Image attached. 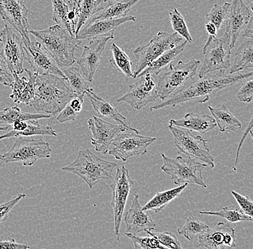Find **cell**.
Segmentation results:
<instances>
[{"mask_svg": "<svg viewBox=\"0 0 253 249\" xmlns=\"http://www.w3.org/2000/svg\"><path fill=\"white\" fill-rule=\"evenodd\" d=\"M132 204L125 215L126 233L137 235L142 231H152L156 229V224L150 214L143 211L140 202L139 195L132 193Z\"/></svg>", "mask_w": 253, "mask_h": 249, "instance_id": "7402d4cb", "label": "cell"}, {"mask_svg": "<svg viewBox=\"0 0 253 249\" xmlns=\"http://www.w3.org/2000/svg\"><path fill=\"white\" fill-rule=\"evenodd\" d=\"M206 31L208 33L209 36L210 37H216V34H217V29H216V26L212 24L210 22H207L206 23Z\"/></svg>", "mask_w": 253, "mask_h": 249, "instance_id": "816d5d0a", "label": "cell"}, {"mask_svg": "<svg viewBox=\"0 0 253 249\" xmlns=\"http://www.w3.org/2000/svg\"><path fill=\"white\" fill-rule=\"evenodd\" d=\"M87 98L92 105L94 111L99 114L100 117H107L116 121L118 124L123 126L127 130L139 132L137 129L132 128L126 122V118L119 112L118 108L112 105L111 102H107L105 99H102L96 95L93 91V89L89 88L86 91Z\"/></svg>", "mask_w": 253, "mask_h": 249, "instance_id": "cb8c5ba5", "label": "cell"}, {"mask_svg": "<svg viewBox=\"0 0 253 249\" xmlns=\"http://www.w3.org/2000/svg\"><path fill=\"white\" fill-rule=\"evenodd\" d=\"M187 42L185 41L184 42L178 44L174 48L164 52L162 55L158 57L154 61L151 63L148 66L145 68L143 71L138 75L137 78H140L142 75H145L147 73L155 74V75H158L161 72L166 71L169 66L172 64L174 59L176 58L181 52L184 50L186 46Z\"/></svg>", "mask_w": 253, "mask_h": 249, "instance_id": "484cf974", "label": "cell"}, {"mask_svg": "<svg viewBox=\"0 0 253 249\" xmlns=\"http://www.w3.org/2000/svg\"><path fill=\"white\" fill-rule=\"evenodd\" d=\"M0 42L1 56L5 61L9 71L17 75L23 73L25 59L23 40L11 27L6 25L0 31Z\"/></svg>", "mask_w": 253, "mask_h": 249, "instance_id": "4fadbf2b", "label": "cell"}, {"mask_svg": "<svg viewBox=\"0 0 253 249\" xmlns=\"http://www.w3.org/2000/svg\"><path fill=\"white\" fill-rule=\"evenodd\" d=\"M156 141V137L142 136L140 132L126 129L115 137L107 153L116 160L126 162L130 157L145 155L149 146Z\"/></svg>", "mask_w": 253, "mask_h": 249, "instance_id": "30bf717a", "label": "cell"}, {"mask_svg": "<svg viewBox=\"0 0 253 249\" xmlns=\"http://www.w3.org/2000/svg\"><path fill=\"white\" fill-rule=\"evenodd\" d=\"M224 72V71H220L215 75L207 74L201 77L187 87H182L181 89L174 93L171 97L150 107V111H156L166 107L183 105L190 102L204 104L221 90L242 81L245 78L253 77V72L243 74L237 72L235 75H225Z\"/></svg>", "mask_w": 253, "mask_h": 249, "instance_id": "6da1fadb", "label": "cell"}, {"mask_svg": "<svg viewBox=\"0 0 253 249\" xmlns=\"http://www.w3.org/2000/svg\"><path fill=\"white\" fill-rule=\"evenodd\" d=\"M30 246L18 244L14 239L7 241H0V249H27Z\"/></svg>", "mask_w": 253, "mask_h": 249, "instance_id": "c3c4849f", "label": "cell"}, {"mask_svg": "<svg viewBox=\"0 0 253 249\" xmlns=\"http://www.w3.org/2000/svg\"><path fill=\"white\" fill-rule=\"evenodd\" d=\"M231 50L228 33H224L220 38L209 36L203 48L205 59L199 72V78L213 71H225L228 69L230 66Z\"/></svg>", "mask_w": 253, "mask_h": 249, "instance_id": "8fae6325", "label": "cell"}, {"mask_svg": "<svg viewBox=\"0 0 253 249\" xmlns=\"http://www.w3.org/2000/svg\"><path fill=\"white\" fill-rule=\"evenodd\" d=\"M243 3L248 7L250 10L252 11L253 9V0H242Z\"/></svg>", "mask_w": 253, "mask_h": 249, "instance_id": "f5cc1de1", "label": "cell"}, {"mask_svg": "<svg viewBox=\"0 0 253 249\" xmlns=\"http://www.w3.org/2000/svg\"><path fill=\"white\" fill-rule=\"evenodd\" d=\"M232 195L238 203L240 210L246 215L253 217V201L251 198L247 195H241L235 191H232Z\"/></svg>", "mask_w": 253, "mask_h": 249, "instance_id": "f6af8a7d", "label": "cell"}, {"mask_svg": "<svg viewBox=\"0 0 253 249\" xmlns=\"http://www.w3.org/2000/svg\"><path fill=\"white\" fill-rule=\"evenodd\" d=\"M133 184L129 170L126 166H122L117 170L115 180L110 185L112 191L111 205L114 211V231L118 241L120 240V225L124 215L126 200Z\"/></svg>", "mask_w": 253, "mask_h": 249, "instance_id": "7c38bea8", "label": "cell"}, {"mask_svg": "<svg viewBox=\"0 0 253 249\" xmlns=\"http://www.w3.org/2000/svg\"><path fill=\"white\" fill-rule=\"evenodd\" d=\"M169 16H170V23L174 31L184 38L186 42L191 43L193 42L192 37L190 34L184 18L180 13L179 11L176 8L172 9L169 12Z\"/></svg>", "mask_w": 253, "mask_h": 249, "instance_id": "f35d334b", "label": "cell"}, {"mask_svg": "<svg viewBox=\"0 0 253 249\" xmlns=\"http://www.w3.org/2000/svg\"><path fill=\"white\" fill-rule=\"evenodd\" d=\"M199 65L200 61L194 59L188 63L178 61L176 66L170 64L166 72L158 78L156 84L158 98L165 101L183 87L186 81L195 76Z\"/></svg>", "mask_w": 253, "mask_h": 249, "instance_id": "9c48e42d", "label": "cell"}, {"mask_svg": "<svg viewBox=\"0 0 253 249\" xmlns=\"http://www.w3.org/2000/svg\"><path fill=\"white\" fill-rule=\"evenodd\" d=\"M158 98L156 84L150 73L140 77V79L129 86L127 92L117 100L126 102L131 108L142 109L145 106L154 102Z\"/></svg>", "mask_w": 253, "mask_h": 249, "instance_id": "9a60e30c", "label": "cell"}, {"mask_svg": "<svg viewBox=\"0 0 253 249\" xmlns=\"http://www.w3.org/2000/svg\"><path fill=\"white\" fill-rule=\"evenodd\" d=\"M136 17L132 15L125 16L112 20H93L84 25L85 26L81 28L79 33L76 35L75 38L77 40H87L98 38L102 37H112L115 38V32L120 25L128 23L134 22Z\"/></svg>", "mask_w": 253, "mask_h": 249, "instance_id": "ffe728a7", "label": "cell"}, {"mask_svg": "<svg viewBox=\"0 0 253 249\" xmlns=\"http://www.w3.org/2000/svg\"><path fill=\"white\" fill-rule=\"evenodd\" d=\"M27 196L26 194L20 193L12 198L11 201L6 202V203L0 204V224L5 222L9 216V212L11 210L19 203L22 199Z\"/></svg>", "mask_w": 253, "mask_h": 249, "instance_id": "ee69618b", "label": "cell"}, {"mask_svg": "<svg viewBox=\"0 0 253 249\" xmlns=\"http://www.w3.org/2000/svg\"><path fill=\"white\" fill-rule=\"evenodd\" d=\"M243 37H248V38L253 39V17H251V20L248 22V25L245 28Z\"/></svg>", "mask_w": 253, "mask_h": 249, "instance_id": "f907efd6", "label": "cell"}, {"mask_svg": "<svg viewBox=\"0 0 253 249\" xmlns=\"http://www.w3.org/2000/svg\"><path fill=\"white\" fill-rule=\"evenodd\" d=\"M58 67H69L76 62L75 51L81 49L82 40H77L58 25L42 31L29 30Z\"/></svg>", "mask_w": 253, "mask_h": 249, "instance_id": "3957f363", "label": "cell"}, {"mask_svg": "<svg viewBox=\"0 0 253 249\" xmlns=\"http://www.w3.org/2000/svg\"><path fill=\"white\" fill-rule=\"evenodd\" d=\"M63 72L69 87L77 97L86 94V91L90 88L88 80L82 75L78 68H69L63 71Z\"/></svg>", "mask_w": 253, "mask_h": 249, "instance_id": "d590c367", "label": "cell"}, {"mask_svg": "<svg viewBox=\"0 0 253 249\" xmlns=\"http://www.w3.org/2000/svg\"><path fill=\"white\" fill-rule=\"evenodd\" d=\"M170 125L188 129L200 134H206L216 127V121L212 116L209 115H197L189 113L181 119H170Z\"/></svg>", "mask_w": 253, "mask_h": 249, "instance_id": "d4e9b609", "label": "cell"}, {"mask_svg": "<svg viewBox=\"0 0 253 249\" xmlns=\"http://www.w3.org/2000/svg\"><path fill=\"white\" fill-rule=\"evenodd\" d=\"M126 237L131 239L134 244V248L135 249H166L164 246L160 244L159 241L153 237H142L137 235L131 234V233H126Z\"/></svg>", "mask_w": 253, "mask_h": 249, "instance_id": "60d3db41", "label": "cell"}, {"mask_svg": "<svg viewBox=\"0 0 253 249\" xmlns=\"http://www.w3.org/2000/svg\"><path fill=\"white\" fill-rule=\"evenodd\" d=\"M111 50L112 58L110 60V64L115 66L119 71L123 72L127 78H132V62L128 55L115 42L112 44Z\"/></svg>", "mask_w": 253, "mask_h": 249, "instance_id": "836d02e7", "label": "cell"}, {"mask_svg": "<svg viewBox=\"0 0 253 249\" xmlns=\"http://www.w3.org/2000/svg\"><path fill=\"white\" fill-rule=\"evenodd\" d=\"M188 185V183H183V185H179L175 188L158 192L145 206H144L142 209L145 211H153L156 213L161 212L169 203L178 197Z\"/></svg>", "mask_w": 253, "mask_h": 249, "instance_id": "83f0119b", "label": "cell"}, {"mask_svg": "<svg viewBox=\"0 0 253 249\" xmlns=\"http://www.w3.org/2000/svg\"><path fill=\"white\" fill-rule=\"evenodd\" d=\"M51 3L53 7L52 20L73 36L74 33L69 20V6L68 1L66 0H51Z\"/></svg>", "mask_w": 253, "mask_h": 249, "instance_id": "e575fe53", "label": "cell"}, {"mask_svg": "<svg viewBox=\"0 0 253 249\" xmlns=\"http://www.w3.org/2000/svg\"><path fill=\"white\" fill-rule=\"evenodd\" d=\"M107 1H113V0H107Z\"/></svg>", "mask_w": 253, "mask_h": 249, "instance_id": "11a10c76", "label": "cell"}, {"mask_svg": "<svg viewBox=\"0 0 253 249\" xmlns=\"http://www.w3.org/2000/svg\"><path fill=\"white\" fill-rule=\"evenodd\" d=\"M50 114L45 113H25L18 107H7L0 111V125L7 124L12 125L13 123L19 121L39 120L42 119H49Z\"/></svg>", "mask_w": 253, "mask_h": 249, "instance_id": "4dcf8cb0", "label": "cell"}, {"mask_svg": "<svg viewBox=\"0 0 253 249\" xmlns=\"http://www.w3.org/2000/svg\"><path fill=\"white\" fill-rule=\"evenodd\" d=\"M168 128L173 135L174 144L178 153L201 161L211 169L214 168V158L207 144L208 140L194 135L188 129H180L170 124Z\"/></svg>", "mask_w": 253, "mask_h": 249, "instance_id": "52a82bcc", "label": "cell"}, {"mask_svg": "<svg viewBox=\"0 0 253 249\" xmlns=\"http://www.w3.org/2000/svg\"><path fill=\"white\" fill-rule=\"evenodd\" d=\"M163 165L161 170L171 177L173 183L176 185L181 184H194L207 188L202 176V170L207 166L205 163L197 162L195 159L176 157L175 158L161 154Z\"/></svg>", "mask_w": 253, "mask_h": 249, "instance_id": "5b68a950", "label": "cell"}, {"mask_svg": "<svg viewBox=\"0 0 253 249\" xmlns=\"http://www.w3.org/2000/svg\"><path fill=\"white\" fill-rule=\"evenodd\" d=\"M107 2V0H82L79 4V16L75 34L79 33L81 28L84 26L95 14L102 11Z\"/></svg>", "mask_w": 253, "mask_h": 249, "instance_id": "d6a6232c", "label": "cell"}, {"mask_svg": "<svg viewBox=\"0 0 253 249\" xmlns=\"http://www.w3.org/2000/svg\"><path fill=\"white\" fill-rule=\"evenodd\" d=\"M208 108L221 132H224L226 131L236 132L238 129L241 128V121L237 119L229 111L225 105H221L219 108H213V107L208 106Z\"/></svg>", "mask_w": 253, "mask_h": 249, "instance_id": "f1b7e54d", "label": "cell"}, {"mask_svg": "<svg viewBox=\"0 0 253 249\" xmlns=\"http://www.w3.org/2000/svg\"><path fill=\"white\" fill-rule=\"evenodd\" d=\"M229 7L230 4L229 2H224L222 5L214 4L213 8L206 16V21L212 23L219 31L225 22Z\"/></svg>", "mask_w": 253, "mask_h": 249, "instance_id": "ab89813d", "label": "cell"}, {"mask_svg": "<svg viewBox=\"0 0 253 249\" xmlns=\"http://www.w3.org/2000/svg\"><path fill=\"white\" fill-rule=\"evenodd\" d=\"M28 9L25 0H0V16L21 36L23 42H30Z\"/></svg>", "mask_w": 253, "mask_h": 249, "instance_id": "5bb4252c", "label": "cell"}, {"mask_svg": "<svg viewBox=\"0 0 253 249\" xmlns=\"http://www.w3.org/2000/svg\"><path fill=\"white\" fill-rule=\"evenodd\" d=\"M28 73L29 78L20 77L19 75L12 73L13 81L9 86L12 89V94L9 98L16 104L31 105L35 95V80L39 72L30 69H24Z\"/></svg>", "mask_w": 253, "mask_h": 249, "instance_id": "603a6c76", "label": "cell"}, {"mask_svg": "<svg viewBox=\"0 0 253 249\" xmlns=\"http://www.w3.org/2000/svg\"><path fill=\"white\" fill-rule=\"evenodd\" d=\"M114 37H102L88 40L83 48V53L77 60L84 77L88 82H93L95 72L97 70L102 59V53L109 40Z\"/></svg>", "mask_w": 253, "mask_h": 249, "instance_id": "ac0fdd59", "label": "cell"}, {"mask_svg": "<svg viewBox=\"0 0 253 249\" xmlns=\"http://www.w3.org/2000/svg\"><path fill=\"white\" fill-rule=\"evenodd\" d=\"M13 81V75L9 71L7 64L0 54V84L9 86Z\"/></svg>", "mask_w": 253, "mask_h": 249, "instance_id": "bcb514c9", "label": "cell"}, {"mask_svg": "<svg viewBox=\"0 0 253 249\" xmlns=\"http://www.w3.org/2000/svg\"><path fill=\"white\" fill-rule=\"evenodd\" d=\"M115 162L99 158L90 149H80L76 160L61 170L73 173L82 178L90 189L101 181L108 180L112 177Z\"/></svg>", "mask_w": 253, "mask_h": 249, "instance_id": "277c9868", "label": "cell"}, {"mask_svg": "<svg viewBox=\"0 0 253 249\" xmlns=\"http://www.w3.org/2000/svg\"><path fill=\"white\" fill-rule=\"evenodd\" d=\"M252 126H253V118H251V121H250L249 126H248V127H247V129H246V130H245L244 135H243V138H242L241 141H240V144H239L238 149H237V154L236 160H235V165H234V166H233V170H235H235H237L236 165L237 164V161H238L239 153H240V148H241L242 144H243V142H244L245 137H246L247 135H248V132H251V131H252Z\"/></svg>", "mask_w": 253, "mask_h": 249, "instance_id": "681fc988", "label": "cell"}, {"mask_svg": "<svg viewBox=\"0 0 253 249\" xmlns=\"http://www.w3.org/2000/svg\"><path fill=\"white\" fill-rule=\"evenodd\" d=\"M23 48L25 58L28 64L31 65L32 70L39 72V74L50 73L66 78L62 71L55 64L54 60L38 41L23 42Z\"/></svg>", "mask_w": 253, "mask_h": 249, "instance_id": "e0dca14e", "label": "cell"}, {"mask_svg": "<svg viewBox=\"0 0 253 249\" xmlns=\"http://www.w3.org/2000/svg\"><path fill=\"white\" fill-rule=\"evenodd\" d=\"M253 55V41L250 39L245 41L237 49L233 64L230 69V74L236 73L241 71L252 69Z\"/></svg>", "mask_w": 253, "mask_h": 249, "instance_id": "1f68e13d", "label": "cell"}, {"mask_svg": "<svg viewBox=\"0 0 253 249\" xmlns=\"http://www.w3.org/2000/svg\"><path fill=\"white\" fill-rule=\"evenodd\" d=\"M34 135H43V136L57 137L56 131L49 125H41L38 120L27 121V126L23 130H11L4 135L0 136V140L12 137H30Z\"/></svg>", "mask_w": 253, "mask_h": 249, "instance_id": "f546056e", "label": "cell"}, {"mask_svg": "<svg viewBox=\"0 0 253 249\" xmlns=\"http://www.w3.org/2000/svg\"><path fill=\"white\" fill-rule=\"evenodd\" d=\"M252 17V11L248 9L242 0H232L225 20V32L230 37L231 49L235 48L240 33Z\"/></svg>", "mask_w": 253, "mask_h": 249, "instance_id": "44dd1931", "label": "cell"}, {"mask_svg": "<svg viewBox=\"0 0 253 249\" xmlns=\"http://www.w3.org/2000/svg\"><path fill=\"white\" fill-rule=\"evenodd\" d=\"M88 126L92 134L91 144L96 152L107 154L111 143L115 137L123 131L126 130L120 124H113L104 121L102 118L92 116L88 119Z\"/></svg>", "mask_w": 253, "mask_h": 249, "instance_id": "2e32d148", "label": "cell"}, {"mask_svg": "<svg viewBox=\"0 0 253 249\" xmlns=\"http://www.w3.org/2000/svg\"><path fill=\"white\" fill-rule=\"evenodd\" d=\"M150 236L156 238L166 249H181L182 247L175 234L170 232L153 233L146 231Z\"/></svg>", "mask_w": 253, "mask_h": 249, "instance_id": "b9f144b4", "label": "cell"}, {"mask_svg": "<svg viewBox=\"0 0 253 249\" xmlns=\"http://www.w3.org/2000/svg\"><path fill=\"white\" fill-rule=\"evenodd\" d=\"M140 0H121L109 1L102 12L91 17L93 20H112L126 16V14Z\"/></svg>", "mask_w": 253, "mask_h": 249, "instance_id": "4316f807", "label": "cell"}, {"mask_svg": "<svg viewBox=\"0 0 253 249\" xmlns=\"http://www.w3.org/2000/svg\"><path fill=\"white\" fill-rule=\"evenodd\" d=\"M198 238L197 248L223 249L237 247L235 228L223 222H219L214 228H210Z\"/></svg>", "mask_w": 253, "mask_h": 249, "instance_id": "d6986e66", "label": "cell"}, {"mask_svg": "<svg viewBox=\"0 0 253 249\" xmlns=\"http://www.w3.org/2000/svg\"><path fill=\"white\" fill-rule=\"evenodd\" d=\"M183 37L175 32L169 33L159 31L148 44L134 50L136 66L132 78H137V75L158 57L181 43Z\"/></svg>", "mask_w": 253, "mask_h": 249, "instance_id": "ba28073f", "label": "cell"}, {"mask_svg": "<svg viewBox=\"0 0 253 249\" xmlns=\"http://www.w3.org/2000/svg\"><path fill=\"white\" fill-rule=\"evenodd\" d=\"M77 1H78V2L79 3V4H80V2L81 1H82V0H77Z\"/></svg>", "mask_w": 253, "mask_h": 249, "instance_id": "db71d44e", "label": "cell"}, {"mask_svg": "<svg viewBox=\"0 0 253 249\" xmlns=\"http://www.w3.org/2000/svg\"><path fill=\"white\" fill-rule=\"evenodd\" d=\"M79 112L74 109L69 103L66 107L60 111L59 114L57 116V120L60 123L67 122V121H74L77 119V116L79 114Z\"/></svg>", "mask_w": 253, "mask_h": 249, "instance_id": "7dc6e473", "label": "cell"}, {"mask_svg": "<svg viewBox=\"0 0 253 249\" xmlns=\"http://www.w3.org/2000/svg\"><path fill=\"white\" fill-rule=\"evenodd\" d=\"M77 97L66 78L50 73L39 74L35 80V95L31 105L39 113L55 115Z\"/></svg>", "mask_w": 253, "mask_h": 249, "instance_id": "7a4b0ae2", "label": "cell"}, {"mask_svg": "<svg viewBox=\"0 0 253 249\" xmlns=\"http://www.w3.org/2000/svg\"><path fill=\"white\" fill-rule=\"evenodd\" d=\"M201 215H215L228 220L229 223H238V222H253V217L246 215L241 210L231 209L228 207L223 208L219 211H199Z\"/></svg>", "mask_w": 253, "mask_h": 249, "instance_id": "74e56055", "label": "cell"}, {"mask_svg": "<svg viewBox=\"0 0 253 249\" xmlns=\"http://www.w3.org/2000/svg\"><path fill=\"white\" fill-rule=\"evenodd\" d=\"M242 87L237 93L236 97L239 100L244 103L252 102L253 97V81L252 77L242 80Z\"/></svg>", "mask_w": 253, "mask_h": 249, "instance_id": "7bdbcfd3", "label": "cell"}, {"mask_svg": "<svg viewBox=\"0 0 253 249\" xmlns=\"http://www.w3.org/2000/svg\"><path fill=\"white\" fill-rule=\"evenodd\" d=\"M210 227L202 223L198 217L190 215L186 219L182 228H178V233L184 236L187 240L192 241L196 236H200L208 231Z\"/></svg>", "mask_w": 253, "mask_h": 249, "instance_id": "8d00e7d4", "label": "cell"}, {"mask_svg": "<svg viewBox=\"0 0 253 249\" xmlns=\"http://www.w3.org/2000/svg\"><path fill=\"white\" fill-rule=\"evenodd\" d=\"M17 138L8 152L0 154V160L5 163L19 162L24 166H32L36 161L50 158L52 149L47 142L42 139Z\"/></svg>", "mask_w": 253, "mask_h": 249, "instance_id": "8992f818", "label": "cell"}]
</instances>
